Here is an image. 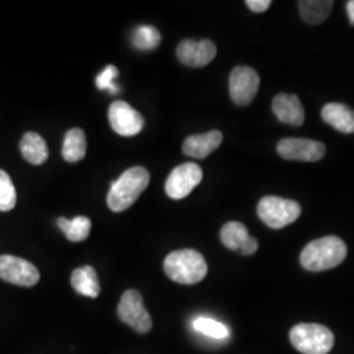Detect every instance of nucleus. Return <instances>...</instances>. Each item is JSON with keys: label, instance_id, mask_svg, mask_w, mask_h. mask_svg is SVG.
Listing matches in <instances>:
<instances>
[{"label": "nucleus", "instance_id": "9b49d317", "mask_svg": "<svg viewBox=\"0 0 354 354\" xmlns=\"http://www.w3.org/2000/svg\"><path fill=\"white\" fill-rule=\"evenodd\" d=\"M108 117L112 129L122 137L137 136L145 127V120L142 114L131 105L121 100L114 102L109 106Z\"/></svg>", "mask_w": 354, "mask_h": 354}, {"label": "nucleus", "instance_id": "f03ea898", "mask_svg": "<svg viewBox=\"0 0 354 354\" xmlns=\"http://www.w3.org/2000/svg\"><path fill=\"white\" fill-rule=\"evenodd\" d=\"M150 184V174L145 167H133L114 181L108 194V206L112 212L120 213L129 209L140 198Z\"/></svg>", "mask_w": 354, "mask_h": 354}, {"label": "nucleus", "instance_id": "412c9836", "mask_svg": "<svg viewBox=\"0 0 354 354\" xmlns=\"http://www.w3.org/2000/svg\"><path fill=\"white\" fill-rule=\"evenodd\" d=\"M58 227L61 228L70 241H83L88 238L91 232V221L87 216L79 215L74 219L68 218H59Z\"/></svg>", "mask_w": 354, "mask_h": 354}, {"label": "nucleus", "instance_id": "6ab92c4d", "mask_svg": "<svg viewBox=\"0 0 354 354\" xmlns=\"http://www.w3.org/2000/svg\"><path fill=\"white\" fill-rule=\"evenodd\" d=\"M87 152V140L82 129H71L66 133L64 140L62 155L68 163L80 162Z\"/></svg>", "mask_w": 354, "mask_h": 354}, {"label": "nucleus", "instance_id": "b1692460", "mask_svg": "<svg viewBox=\"0 0 354 354\" xmlns=\"http://www.w3.org/2000/svg\"><path fill=\"white\" fill-rule=\"evenodd\" d=\"M193 327L196 330L201 332L203 335H206L213 339H226L230 335V330L225 324L221 322H216L214 319L209 317H198L193 322Z\"/></svg>", "mask_w": 354, "mask_h": 354}, {"label": "nucleus", "instance_id": "4be33fe9", "mask_svg": "<svg viewBox=\"0 0 354 354\" xmlns=\"http://www.w3.org/2000/svg\"><path fill=\"white\" fill-rule=\"evenodd\" d=\"M162 41V36L156 28L150 26H138L133 36V44L142 50L155 49Z\"/></svg>", "mask_w": 354, "mask_h": 354}, {"label": "nucleus", "instance_id": "2eb2a0df", "mask_svg": "<svg viewBox=\"0 0 354 354\" xmlns=\"http://www.w3.org/2000/svg\"><path fill=\"white\" fill-rule=\"evenodd\" d=\"M322 118L340 133H354V111L342 102H328L322 109Z\"/></svg>", "mask_w": 354, "mask_h": 354}, {"label": "nucleus", "instance_id": "39448f33", "mask_svg": "<svg viewBox=\"0 0 354 354\" xmlns=\"http://www.w3.org/2000/svg\"><path fill=\"white\" fill-rule=\"evenodd\" d=\"M302 213L297 201L285 200L276 196H266L257 205V214L268 227L283 228L295 222Z\"/></svg>", "mask_w": 354, "mask_h": 354}, {"label": "nucleus", "instance_id": "f3484780", "mask_svg": "<svg viewBox=\"0 0 354 354\" xmlns=\"http://www.w3.org/2000/svg\"><path fill=\"white\" fill-rule=\"evenodd\" d=\"M71 285L77 294L89 298H97L102 290L97 273L92 266L75 269L71 274Z\"/></svg>", "mask_w": 354, "mask_h": 354}, {"label": "nucleus", "instance_id": "5701e85b", "mask_svg": "<svg viewBox=\"0 0 354 354\" xmlns=\"http://www.w3.org/2000/svg\"><path fill=\"white\" fill-rule=\"evenodd\" d=\"M17 201L16 189L10 175L0 169V212L12 210Z\"/></svg>", "mask_w": 354, "mask_h": 354}, {"label": "nucleus", "instance_id": "cd10ccee", "mask_svg": "<svg viewBox=\"0 0 354 354\" xmlns=\"http://www.w3.org/2000/svg\"><path fill=\"white\" fill-rule=\"evenodd\" d=\"M346 12H348V17H349L351 24L354 26V0H349L346 3Z\"/></svg>", "mask_w": 354, "mask_h": 354}, {"label": "nucleus", "instance_id": "6e6552de", "mask_svg": "<svg viewBox=\"0 0 354 354\" xmlns=\"http://www.w3.org/2000/svg\"><path fill=\"white\" fill-rule=\"evenodd\" d=\"M0 279L17 286L32 288L39 281V272L32 263L11 254L0 256Z\"/></svg>", "mask_w": 354, "mask_h": 354}, {"label": "nucleus", "instance_id": "f257e3e1", "mask_svg": "<svg viewBox=\"0 0 354 354\" xmlns=\"http://www.w3.org/2000/svg\"><path fill=\"white\" fill-rule=\"evenodd\" d=\"M346 254V244L339 236H324L304 247L301 264L308 272H323L340 266Z\"/></svg>", "mask_w": 354, "mask_h": 354}, {"label": "nucleus", "instance_id": "393cba45", "mask_svg": "<svg viewBox=\"0 0 354 354\" xmlns=\"http://www.w3.org/2000/svg\"><path fill=\"white\" fill-rule=\"evenodd\" d=\"M118 76V70L115 66H106L102 74L96 77V86L99 89H108L112 93L118 92V87L114 84L115 77Z\"/></svg>", "mask_w": 354, "mask_h": 354}, {"label": "nucleus", "instance_id": "9d476101", "mask_svg": "<svg viewBox=\"0 0 354 354\" xmlns=\"http://www.w3.org/2000/svg\"><path fill=\"white\" fill-rule=\"evenodd\" d=\"M279 156L295 162H319L326 156V146L317 140L285 138L277 145Z\"/></svg>", "mask_w": 354, "mask_h": 354}, {"label": "nucleus", "instance_id": "a211bd4d", "mask_svg": "<svg viewBox=\"0 0 354 354\" xmlns=\"http://www.w3.org/2000/svg\"><path fill=\"white\" fill-rule=\"evenodd\" d=\"M299 12L304 21L310 26L323 24L332 11V0H301L298 1Z\"/></svg>", "mask_w": 354, "mask_h": 354}, {"label": "nucleus", "instance_id": "0eeeda50", "mask_svg": "<svg viewBox=\"0 0 354 354\" xmlns=\"http://www.w3.org/2000/svg\"><path fill=\"white\" fill-rule=\"evenodd\" d=\"M230 96L239 106H247L256 97L260 88V76L248 66H238L232 70L230 80Z\"/></svg>", "mask_w": 354, "mask_h": 354}, {"label": "nucleus", "instance_id": "bb28decb", "mask_svg": "<svg viewBox=\"0 0 354 354\" xmlns=\"http://www.w3.org/2000/svg\"><path fill=\"white\" fill-rule=\"evenodd\" d=\"M257 248H259V243L257 241L254 239V238H250L248 241H247V244L243 247V250H241V254H244V256H251L253 253L257 251Z\"/></svg>", "mask_w": 354, "mask_h": 354}, {"label": "nucleus", "instance_id": "4468645a", "mask_svg": "<svg viewBox=\"0 0 354 354\" xmlns=\"http://www.w3.org/2000/svg\"><path fill=\"white\" fill-rule=\"evenodd\" d=\"M222 140H223V136L218 130H212L205 134L190 136L184 140L183 151L190 158L205 159L221 146Z\"/></svg>", "mask_w": 354, "mask_h": 354}, {"label": "nucleus", "instance_id": "aec40b11", "mask_svg": "<svg viewBox=\"0 0 354 354\" xmlns=\"http://www.w3.org/2000/svg\"><path fill=\"white\" fill-rule=\"evenodd\" d=\"M250 238L248 230L241 222H228L221 230V241L223 245L235 252L241 253Z\"/></svg>", "mask_w": 354, "mask_h": 354}, {"label": "nucleus", "instance_id": "dca6fc26", "mask_svg": "<svg viewBox=\"0 0 354 354\" xmlns=\"http://www.w3.org/2000/svg\"><path fill=\"white\" fill-rule=\"evenodd\" d=\"M20 151L26 162L39 165L49 158V150L45 140L35 131H28L20 140Z\"/></svg>", "mask_w": 354, "mask_h": 354}, {"label": "nucleus", "instance_id": "20e7f679", "mask_svg": "<svg viewBox=\"0 0 354 354\" xmlns=\"http://www.w3.org/2000/svg\"><path fill=\"white\" fill-rule=\"evenodd\" d=\"M292 346L304 354H328L335 345L330 329L315 323H302L290 330Z\"/></svg>", "mask_w": 354, "mask_h": 354}, {"label": "nucleus", "instance_id": "423d86ee", "mask_svg": "<svg viewBox=\"0 0 354 354\" xmlns=\"http://www.w3.org/2000/svg\"><path fill=\"white\" fill-rule=\"evenodd\" d=\"M117 314L121 322L138 333H147L152 328V319L145 307L140 291L134 289L125 291L117 307Z\"/></svg>", "mask_w": 354, "mask_h": 354}, {"label": "nucleus", "instance_id": "1a4fd4ad", "mask_svg": "<svg viewBox=\"0 0 354 354\" xmlns=\"http://www.w3.org/2000/svg\"><path fill=\"white\" fill-rule=\"evenodd\" d=\"M203 180V169L196 163H184L176 167L165 183V192L174 200L185 198Z\"/></svg>", "mask_w": 354, "mask_h": 354}, {"label": "nucleus", "instance_id": "7ed1b4c3", "mask_svg": "<svg viewBox=\"0 0 354 354\" xmlns=\"http://www.w3.org/2000/svg\"><path fill=\"white\" fill-rule=\"evenodd\" d=\"M165 274L183 285L201 282L207 274V264L203 254L194 250H178L165 257Z\"/></svg>", "mask_w": 354, "mask_h": 354}, {"label": "nucleus", "instance_id": "ddd939ff", "mask_svg": "<svg viewBox=\"0 0 354 354\" xmlns=\"http://www.w3.org/2000/svg\"><path fill=\"white\" fill-rule=\"evenodd\" d=\"M273 113L279 121L291 127H302L304 124V109L297 95L279 93L272 102Z\"/></svg>", "mask_w": 354, "mask_h": 354}, {"label": "nucleus", "instance_id": "f8f14e48", "mask_svg": "<svg viewBox=\"0 0 354 354\" xmlns=\"http://www.w3.org/2000/svg\"><path fill=\"white\" fill-rule=\"evenodd\" d=\"M178 61L188 67L200 68L210 64L216 55V46L210 39H184L177 46Z\"/></svg>", "mask_w": 354, "mask_h": 354}, {"label": "nucleus", "instance_id": "a878e982", "mask_svg": "<svg viewBox=\"0 0 354 354\" xmlns=\"http://www.w3.org/2000/svg\"><path fill=\"white\" fill-rule=\"evenodd\" d=\"M245 4L253 12L263 13L272 6V1L270 0H247Z\"/></svg>", "mask_w": 354, "mask_h": 354}]
</instances>
